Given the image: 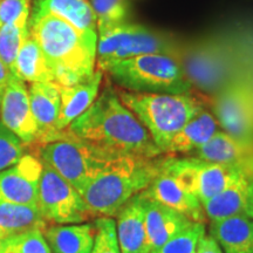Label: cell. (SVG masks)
I'll use <instances>...</instances> for the list:
<instances>
[{
	"instance_id": "cell-1",
	"label": "cell",
	"mask_w": 253,
	"mask_h": 253,
	"mask_svg": "<svg viewBox=\"0 0 253 253\" xmlns=\"http://www.w3.org/2000/svg\"><path fill=\"white\" fill-rule=\"evenodd\" d=\"M67 129L94 149L114 158L163 155L143 125L122 103L116 89L109 86Z\"/></svg>"
},
{
	"instance_id": "cell-2",
	"label": "cell",
	"mask_w": 253,
	"mask_h": 253,
	"mask_svg": "<svg viewBox=\"0 0 253 253\" xmlns=\"http://www.w3.org/2000/svg\"><path fill=\"white\" fill-rule=\"evenodd\" d=\"M28 31L42 49L58 86H72L93 77L97 32L80 31L52 14H31Z\"/></svg>"
},
{
	"instance_id": "cell-3",
	"label": "cell",
	"mask_w": 253,
	"mask_h": 253,
	"mask_svg": "<svg viewBox=\"0 0 253 253\" xmlns=\"http://www.w3.org/2000/svg\"><path fill=\"white\" fill-rule=\"evenodd\" d=\"M166 160L167 154L153 158H113L86 186L82 198L94 216L115 217L126 202L151 184Z\"/></svg>"
},
{
	"instance_id": "cell-4",
	"label": "cell",
	"mask_w": 253,
	"mask_h": 253,
	"mask_svg": "<svg viewBox=\"0 0 253 253\" xmlns=\"http://www.w3.org/2000/svg\"><path fill=\"white\" fill-rule=\"evenodd\" d=\"M120 100L137 118L157 148L166 154L172 137L204 109V102L192 93L144 94L116 89Z\"/></svg>"
},
{
	"instance_id": "cell-5",
	"label": "cell",
	"mask_w": 253,
	"mask_h": 253,
	"mask_svg": "<svg viewBox=\"0 0 253 253\" xmlns=\"http://www.w3.org/2000/svg\"><path fill=\"white\" fill-rule=\"evenodd\" d=\"M122 89L144 94L191 93L192 84L179 60L168 54H145L110 62L102 69Z\"/></svg>"
},
{
	"instance_id": "cell-6",
	"label": "cell",
	"mask_w": 253,
	"mask_h": 253,
	"mask_svg": "<svg viewBox=\"0 0 253 253\" xmlns=\"http://www.w3.org/2000/svg\"><path fill=\"white\" fill-rule=\"evenodd\" d=\"M182 47L171 34L129 23L97 33L96 68L145 54H168L178 59Z\"/></svg>"
},
{
	"instance_id": "cell-7",
	"label": "cell",
	"mask_w": 253,
	"mask_h": 253,
	"mask_svg": "<svg viewBox=\"0 0 253 253\" xmlns=\"http://www.w3.org/2000/svg\"><path fill=\"white\" fill-rule=\"evenodd\" d=\"M31 149L36 151L34 154L42 162L48 164L74 186L80 195L104 166L114 158L75 137L68 129L60 132L55 140Z\"/></svg>"
},
{
	"instance_id": "cell-8",
	"label": "cell",
	"mask_w": 253,
	"mask_h": 253,
	"mask_svg": "<svg viewBox=\"0 0 253 253\" xmlns=\"http://www.w3.org/2000/svg\"><path fill=\"white\" fill-rule=\"evenodd\" d=\"M37 207L49 225L81 224L95 217L80 192L45 162Z\"/></svg>"
},
{
	"instance_id": "cell-9",
	"label": "cell",
	"mask_w": 253,
	"mask_h": 253,
	"mask_svg": "<svg viewBox=\"0 0 253 253\" xmlns=\"http://www.w3.org/2000/svg\"><path fill=\"white\" fill-rule=\"evenodd\" d=\"M178 181L197 197L201 203L225 190L239 177L249 176L236 167L226 164L205 162L195 157H176L168 155L164 164Z\"/></svg>"
},
{
	"instance_id": "cell-10",
	"label": "cell",
	"mask_w": 253,
	"mask_h": 253,
	"mask_svg": "<svg viewBox=\"0 0 253 253\" xmlns=\"http://www.w3.org/2000/svg\"><path fill=\"white\" fill-rule=\"evenodd\" d=\"M220 129L233 137L253 141V89L243 82H229L213 101Z\"/></svg>"
},
{
	"instance_id": "cell-11",
	"label": "cell",
	"mask_w": 253,
	"mask_h": 253,
	"mask_svg": "<svg viewBox=\"0 0 253 253\" xmlns=\"http://www.w3.org/2000/svg\"><path fill=\"white\" fill-rule=\"evenodd\" d=\"M178 60L192 86L196 84L208 91H219L227 84L229 65L216 45L182 50Z\"/></svg>"
},
{
	"instance_id": "cell-12",
	"label": "cell",
	"mask_w": 253,
	"mask_h": 253,
	"mask_svg": "<svg viewBox=\"0 0 253 253\" xmlns=\"http://www.w3.org/2000/svg\"><path fill=\"white\" fill-rule=\"evenodd\" d=\"M42 162L36 154H25L14 166L0 171V202L37 207Z\"/></svg>"
},
{
	"instance_id": "cell-13",
	"label": "cell",
	"mask_w": 253,
	"mask_h": 253,
	"mask_svg": "<svg viewBox=\"0 0 253 253\" xmlns=\"http://www.w3.org/2000/svg\"><path fill=\"white\" fill-rule=\"evenodd\" d=\"M0 121L8 130L20 138L26 147L37 141V123L32 113L26 84L20 79L11 78L0 102Z\"/></svg>"
},
{
	"instance_id": "cell-14",
	"label": "cell",
	"mask_w": 253,
	"mask_h": 253,
	"mask_svg": "<svg viewBox=\"0 0 253 253\" xmlns=\"http://www.w3.org/2000/svg\"><path fill=\"white\" fill-rule=\"evenodd\" d=\"M143 192L148 197L182 213L191 221L202 224L208 223L201 201L191 191H189L178 181V178L168 171L164 166L162 171L158 173L156 178Z\"/></svg>"
},
{
	"instance_id": "cell-15",
	"label": "cell",
	"mask_w": 253,
	"mask_h": 253,
	"mask_svg": "<svg viewBox=\"0 0 253 253\" xmlns=\"http://www.w3.org/2000/svg\"><path fill=\"white\" fill-rule=\"evenodd\" d=\"M188 156L236 167L253 178V141L239 140L223 130Z\"/></svg>"
},
{
	"instance_id": "cell-16",
	"label": "cell",
	"mask_w": 253,
	"mask_h": 253,
	"mask_svg": "<svg viewBox=\"0 0 253 253\" xmlns=\"http://www.w3.org/2000/svg\"><path fill=\"white\" fill-rule=\"evenodd\" d=\"M32 113L37 123V141L32 147L55 140L60 112V88L54 82H33L28 87Z\"/></svg>"
},
{
	"instance_id": "cell-17",
	"label": "cell",
	"mask_w": 253,
	"mask_h": 253,
	"mask_svg": "<svg viewBox=\"0 0 253 253\" xmlns=\"http://www.w3.org/2000/svg\"><path fill=\"white\" fill-rule=\"evenodd\" d=\"M142 194L144 196L145 207V253H153L190 224L195 223L182 213L148 197L143 191Z\"/></svg>"
},
{
	"instance_id": "cell-18",
	"label": "cell",
	"mask_w": 253,
	"mask_h": 253,
	"mask_svg": "<svg viewBox=\"0 0 253 253\" xmlns=\"http://www.w3.org/2000/svg\"><path fill=\"white\" fill-rule=\"evenodd\" d=\"M115 217L121 253H145L147 232L143 194L141 192L126 202Z\"/></svg>"
},
{
	"instance_id": "cell-19",
	"label": "cell",
	"mask_w": 253,
	"mask_h": 253,
	"mask_svg": "<svg viewBox=\"0 0 253 253\" xmlns=\"http://www.w3.org/2000/svg\"><path fill=\"white\" fill-rule=\"evenodd\" d=\"M102 78L103 72L96 68L93 77L87 81L72 86H59L60 112L56 130L59 132L66 130L74 120L89 108L99 95Z\"/></svg>"
},
{
	"instance_id": "cell-20",
	"label": "cell",
	"mask_w": 253,
	"mask_h": 253,
	"mask_svg": "<svg viewBox=\"0 0 253 253\" xmlns=\"http://www.w3.org/2000/svg\"><path fill=\"white\" fill-rule=\"evenodd\" d=\"M209 230L224 253H253V219L248 214L210 221Z\"/></svg>"
},
{
	"instance_id": "cell-21",
	"label": "cell",
	"mask_w": 253,
	"mask_h": 253,
	"mask_svg": "<svg viewBox=\"0 0 253 253\" xmlns=\"http://www.w3.org/2000/svg\"><path fill=\"white\" fill-rule=\"evenodd\" d=\"M220 130L219 123L213 114L205 108L202 109L173 136L168 145L166 154H191Z\"/></svg>"
},
{
	"instance_id": "cell-22",
	"label": "cell",
	"mask_w": 253,
	"mask_h": 253,
	"mask_svg": "<svg viewBox=\"0 0 253 253\" xmlns=\"http://www.w3.org/2000/svg\"><path fill=\"white\" fill-rule=\"evenodd\" d=\"M95 223L48 225L43 236L52 253H91Z\"/></svg>"
},
{
	"instance_id": "cell-23",
	"label": "cell",
	"mask_w": 253,
	"mask_h": 253,
	"mask_svg": "<svg viewBox=\"0 0 253 253\" xmlns=\"http://www.w3.org/2000/svg\"><path fill=\"white\" fill-rule=\"evenodd\" d=\"M31 14H52L80 31L97 32L96 18L88 0H36Z\"/></svg>"
},
{
	"instance_id": "cell-24",
	"label": "cell",
	"mask_w": 253,
	"mask_h": 253,
	"mask_svg": "<svg viewBox=\"0 0 253 253\" xmlns=\"http://www.w3.org/2000/svg\"><path fill=\"white\" fill-rule=\"evenodd\" d=\"M251 179L253 178L248 176L239 177L225 190L202 203L208 220L214 221L237 214H245Z\"/></svg>"
},
{
	"instance_id": "cell-25",
	"label": "cell",
	"mask_w": 253,
	"mask_h": 253,
	"mask_svg": "<svg viewBox=\"0 0 253 253\" xmlns=\"http://www.w3.org/2000/svg\"><path fill=\"white\" fill-rule=\"evenodd\" d=\"M12 74L24 82H54L52 69L38 41L30 34L15 58Z\"/></svg>"
},
{
	"instance_id": "cell-26",
	"label": "cell",
	"mask_w": 253,
	"mask_h": 253,
	"mask_svg": "<svg viewBox=\"0 0 253 253\" xmlns=\"http://www.w3.org/2000/svg\"><path fill=\"white\" fill-rule=\"evenodd\" d=\"M49 224L38 207L0 202V239L21 235L32 230L45 231Z\"/></svg>"
},
{
	"instance_id": "cell-27",
	"label": "cell",
	"mask_w": 253,
	"mask_h": 253,
	"mask_svg": "<svg viewBox=\"0 0 253 253\" xmlns=\"http://www.w3.org/2000/svg\"><path fill=\"white\" fill-rule=\"evenodd\" d=\"M30 17L0 26V61L12 72L15 58L28 36Z\"/></svg>"
},
{
	"instance_id": "cell-28",
	"label": "cell",
	"mask_w": 253,
	"mask_h": 253,
	"mask_svg": "<svg viewBox=\"0 0 253 253\" xmlns=\"http://www.w3.org/2000/svg\"><path fill=\"white\" fill-rule=\"evenodd\" d=\"M96 18L97 33L129 23L130 5L128 0H90Z\"/></svg>"
},
{
	"instance_id": "cell-29",
	"label": "cell",
	"mask_w": 253,
	"mask_h": 253,
	"mask_svg": "<svg viewBox=\"0 0 253 253\" xmlns=\"http://www.w3.org/2000/svg\"><path fill=\"white\" fill-rule=\"evenodd\" d=\"M207 233L205 224L192 223L153 253H195L201 237Z\"/></svg>"
},
{
	"instance_id": "cell-30",
	"label": "cell",
	"mask_w": 253,
	"mask_h": 253,
	"mask_svg": "<svg viewBox=\"0 0 253 253\" xmlns=\"http://www.w3.org/2000/svg\"><path fill=\"white\" fill-rule=\"evenodd\" d=\"M4 253H52L43 232L32 230L21 235L2 239Z\"/></svg>"
},
{
	"instance_id": "cell-31",
	"label": "cell",
	"mask_w": 253,
	"mask_h": 253,
	"mask_svg": "<svg viewBox=\"0 0 253 253\" xmlns=\"http://www.w3.org/2000/svg\"><path fill=\"white\" fill-rule=\"evenodd\" d=\"M95 227L96 232L91 253H121L114 218L97 217L95 220Z\"/></svg>"
},
{
	"instance_id": "cell-32",
	"label": "cell",
	"mask_w": 253,
	"mask_h": 253,
	"mask_svg": "<svg viewBox=\"0 0 253 253\" xmlns=\"http://www.w3.org/2000/svg\"><path fill=\"white\" fill-rule=\"evenodd\" d=\"M26 145L0 121V171L8 169L25 155Z\"/></svg>"
},
{
	"instance_id": "cell-33",
	"label": "cell",
	"mask_w": 253,
	"mask_h": 253,
	"mask_svg": "<svg viewBox=\"0 0 253 253\" xmlns=\"http://www.w3.org/2000/svg\"><path fill=\"white\" fill-rule=\"evenodd\" d=\"M32 0H0V26L31 15Z\"/></svg>"
},
{
	"instance_id": "cell-34",
	"label": "cell",
	"mask_w": 253,
	"mask_h": 253,
	"mask_svg": "<svg viewBox=\"0 0 253 253\" xmlns=\"http://www.w3.org/2000/svg\"><path fill=\"white\" fill-rule=\"evenodd\" d=\"M195 253H224L217 240L210 233H204L198 240Z\"/></svg>"
},
{
	"instance_id": "cell-35",
	"label": "cell",
	"mask_w": 253,
	"mask_h": 253,
	"mask_svg": "<svg viewBox=\"0 0 253 253\" xmlns=\"http://www.w3.org/2000/svg\"><path fill=\"white\" fill-rule=\"evenodd\" d=\"M12 77H13V74L9 71V68L6 67L4 63L0 61V102H1L2 93H4L5 88Z\"/></svg>"
},
{
	"instance_id": "cell-36",
	"label": "cell",
	"mask_w": 253,
	"mask_h": 253,
	"mask_svg": "<svg viewBox=\"0 0 253 253\" xmlns=\"http://www.w3.org/2000/svg\"><path fill=\"white\" fill-rule=\"evenodd\" d=\"M245 214H248L250 218L253 219V179H251L249 185V192H248V202H246V210Z\"/></svg>"
},
{
	"instance_id": "cell-37",
	"label": "cell",
	"mask_w": 253,
	"mask_h": 253,
	"mask_svg": "<svg viewBox=\"0 0 253 253\" xmlns=\"http://www.w3.org/2000/svg\"><path fill=\"white\" fill-rule=\"evenodd\" d=\"M0 253H4V242L0 239Z\"/></svg>"
}]
</instances>
